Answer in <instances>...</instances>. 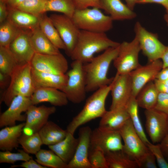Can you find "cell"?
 <instances>
[{
  "instance_id": "cell-46",
  "label": "cell",
  "mask_w": 168,
  "mask_h": 168,
  "mask_svg": "<svg viewBox=\"0 0 168 168\" xmlns=\"http://www.w3.org/2000/svg\"><path fill=\"white\" fill-rule=\"evenodd\" d=\"M9 14V9L6 0H0V23L6 20Z\"/></svg>"
},
{
  "instance_id": "cell-47",
  "label": "cell",
  "mask_w": 168,
  "mask_h": 168,
  "mask_svg": "<svg viewBox=\"0 0 168 168\" xmlns=\"http://www.w3.org/2000/svg\"><path fill=\"white\" fill-rule=\"evenodd\" d=\"M159 144L165 157L168 162V133Z\"/></svg>"
},
{
  "instance_id": "cell-32",
  "label": "cell",
  "mask_w": 168,
  "mask_h": 168,
  "mask_svg": "<svg viewBox=\"0 0 168 168\" xmlns=\"http://www.w3.org/2000/svg\"><path fill=\"white\" fill-rule=\"evenodd\" d=\"M138 107L136 97L132 96L125 107L134 129L142 140L147 145L150 142L147 137L140 119Z\"/></svg>"
},
{
  "instance_id": "cell-15",
  "label": "cell",
  "mask_w": 168,
  "mask_h": 168,
  "mask_svg": "<svg viewBox=\"0 0 168 168\" xmlns=\"http://www.w3.org/2000/svg\"><path fill=\"white\" fill-rule=\"evenodd\" d=\"M163 68L160 59L142 66L141 65L129 73L131 79L132 96L136 97L141 89L148 82L156 78L157 74Z\"/></svg>"
},
{
  "instance_id": "cell-33",
  "label": "cell",
  "mask_w": 168,
  "mask_h": 168,
  "mask_svg": "<svg viewBox=\"0 0 168 168\" xmlns=\"http://www.w3.org/2000/svg\"><path fill=\"white\" fill-rule=\"evenodd\" d=\"M35 161L47 168H67V164L53 151L40 149L35 154Z\"/></svg>"
},
{
  "instance_id": "cell-27",
  "label": "cell",
  "mask_w": 168,
  "mask_h": 168,
  "mask_svg": "<svg viewBox=\"0 0 168 168\" xmlns=\"http://www.w3.org/2000/svg\"><path fill=\"white\" fill-rule=\"evenodd\" d=\"M78 142V138L68 132L64 139L48 147L67 164L73 157Z\"/></svg>"
},
{
  "instance_id": "cell-8",
  "label": "cell",
  "mask_w": 168,
  "mask_h": 168,
  "mask_svg": "<svg viewBox=\"0 0 168 168\" xmlns=\"http://www.w3.org/2000/svg\"><path fill=\"white\" fill-rule=\"evenodd\" d=\"M134 31L141 50L149 62L161 59L166 46L159 40L157 35L147 30L139 22L135 23Z\"/></svg>"
},
{
  "instance_id": "cell-6",
  "label": "cell",
  "mask_w": 168,
  "mask_h": 168,
  "mask_svg": "<svg viewBox=\"0 0 168 168\" xmlns=\"http://www.w3.org/2000/svg\"><path fill=\"white\" fill-rule=\"evenodd\" d=\"M83 64L79 61L73 60L71 69L66 73L68 80L62 91L68 101L74 104L81 103L86 97V81Z\"/></svg>"
},
{
  "instance_id": "cell-24",
  "label": "cell",
  "mask_w": 168,
  "mask_h": 168,
  "mask_svg": "<svg viewBox=\"0 0 168 168\" xmlns=\"http://www.w3.org/2000/svg\"><path fill=\"white\" fill-rule=\"evenodd\" d=\"M30 40L35 53L45 55L60 53L56 47L42 31L39 26L29 32Z\"/></svg>"
},
{
  "instance_id": "cell-41",
  "label": "cell",
  "mask_w": 168,
  "mask_h": 168,
  "mask_svg": "<svg viewBox=\"0 0 168 168\" xmlns=\"http://www.w3.org/2000/svg\"><path fill=\"white\" fill-rule=\"evenodd\" d=\"M149 150L155 156L158 166L160 168H168V162L161 151L159 143L149 142L147 144Z\"/></svg>"
},
{
  "instance_id": "cell-43",
  "label": "cell",
  "mask_w": 168,
  "mask_h": 168,
  "mask_svg": "<svg viewBox=\"0 0 168 168\" xmlns=\"http://www.w3.org/2000/svg\"><path fill=\"white\" fill-rule=\"evenodd\" d=\"M156 160L153 154L149 150L138 164V167L156 168Z\"/></svg>"
},
{
  "instance_id": "cell-28",
  "label": "cell",
  "mask_w": 168,
  "mask_h": 168,
  "mask_svg": "<svg viewBox=\"0 0 168 168\" xmlns=\"http://www.w3.org/2000/svg\"><path fill=\"white\" fill-rule=\"evenodd\" d=\"M68 132L55 123L48 121L38 133L43 144L49 146L55 144L64 139Z\"/></svg>"
},
{
  "instance_id": "cell-51",
  "label": "cell",
  "mask_w": 168,
  "mask_h": 168,
  "mask_svg": "<svg viewBox=\"0 0 168 168\" xmlns=\"http://www.w3.org/2000/svg\"><path fill=\"white\" fill-rule=\"evenodd\" d=\"M156 79L163 82L168 80V67L163 68L157 75Z\"/></svg>"
},
{
  "instance_id": "cell-1",
  "label": "cell",
  "mask_w": 168,
  "mask_h": 168,
  "mask_svg": "<svg viewBox=\"0 0 168 168\" xmlns=\"http://www.w3.org/2000/svg\"><path fill=\"white\" fill-rule=\"evenodd\" d=\"M119 45L108 49L90 62L83 64L87 92L95 91L111 83L113 77L109 78L108 72L110 64L118 54Z\"/></svg>"
},
{
  "instance_id": "cell-12",
  "label": "cell",
  "mask_w": 168,
  "mask_h": 168,
  "mask_svg": "<svg viewBox=\"0 0 168 168\" xmlns=\"http://www.w3.org/2000/svg\"><path fill=\"white\" fill-rule=\"evenodd\" d=\"M145 128L152 143H159L168 133V115L154 109L145 110Z\"/></svg>"
},
{
  "instance_id": "cell-49",
  "label": "cell",
  "mask_w": 168,
  "mask_h": 168,
  "mask_svg": "<svg viewBox=\"0 0 168 168\" xmlns=\"http://www.w3.org/2000/svg\"><path fill=\"white\" fill-rule=\"evenodd\" d=\"M156 86L159 92L168 94V84L156 79L154 80Z\"/></svg>"
},
{
  "instance_id": "cell-23",
  "label": "cell",
  "mask_w": 168,
  "mask_h": 168,
  "mask_svg": "<svg viewBox=\"0 0 168 168\" xmlns=\"http://www.w3.org/2000/svg\"><path fill=\"white\" fill-rule=\"evenodd\" d=\"M129 119L125 107L110 110L101 118L98 127L107 130L119 131Z\"/></svg>"
},
{
  "instance_id": "cell-38",
  "label": "cell",
  "mask_w": 168,
  "mask_h": 168,
  "mask_svg": "<svg viewBox=\"0 0 168 168\" xmlns=\"http://www.w3.org/2000/svg\"><path fill=\"white\" fill-rule=\"evenodd\" d=\"M47 0H26L16 9L37 16L45 13Z\"/></svg>"
},
{
  "instance_id": "cell-34",
  "label": "cell",
  "mask_w": 168,
  "mask_h": 168,
  "mask_svg": "<svg viewBox=\"0 0 168 168\" xmlns=\"http://www.w3.org/2000/svg\"><path fill=\"white\" fill-rule=\"evenodd\" d=\"M8 19L0 23V46L8 47L23 31Z\"/></svg>"
},
{
  "instance_id": "cell-42",
  "label": "cell",
  "mask_w": 168,
  "mask_h": 168,
  "mask_svg": "<svg viewBox=\"0 0 168 168\" xmlns=\"http://www.w3.org/2000/svg\"><path fill=\"white\" fill-rule=\"evenodd\" d=\"M153 109L168 115V94L159 92Z\"/></svg>"
},
{
  "instance_id": "cell-45",
  "label": "cell",
  "mask_w": 168,
  "mask_h": 168,
  "mask_svg": "<svg viewBox=\"0 0 168 168\" xmlns=\"http://www.w3.org/2000/svg\"><path fill=\"white\" fill-rule=\"evenodd\" d=\"M16 167H21L24 168H47L39 163L36 161L33 160L32 158L30 160L24 161L19 165H13L11 166L10 168H13Z\"/></svg>"
},
{
  "instance_id": "cell-53",
  "label": "cell",
  "mask_w": 168,
  "mask_h": 168,
  "mask_svg": "<svg viewBox=\"0 0 168 168\" xmlns=\"http://www.w3.org/2000/svg\"><path fill=\"white\" fill-rule=\"evenodd\" d=\"M161 59L163 63V68L168 67V46H166Z\"/></svg>"
},
{
  "instance_id": "cell-50",
  "label": "cell",
  "mask_w": 168,
  "mask_h": 168,
  "mask_svg": "<svg viewBox=\"0 0 168 168\" xmlns=\"http://www.w3.org/2000/svg\"><path fill=\"white\" fill-rule=\"evenodd\" d=\"M155 3L162 5L164 7H168V0H138L137 4Z\"/></svg>"
},
{
  "instance_id": "cell-30",
  "label": "cell",
  "mask_w": 168,
  "mask_h": 168,
  "mask_svg": "<svg viewBox=\"0 0 168 168\" xmlns=\"http://www.w3.org/2000/svg\"><path fill=\"white\" fill-rule=\"evenodd\" d=\"M108 168H136L137 162L123 150L105 153Z\"/></svg>"
},
{
  "instance_id": "cell-48",
  "label": "cell",
  "mask_w": 168,
  "mask_h": 168,
  "mask_svg": "<svg viewBox=\"0 0 168 168\" xmlns=\"http://www.w3.org/2000/svg\"><path fill=\"white\" fill-rule=\"evenodd\" d=\"M11 81L10 76L0 72V87L2 89L7 88Z\"/></svg>"
},
{
  "instance_id": "cell-29",
  "label": "cell",
  "mask_w": 168,
  "mask_h": 168,
  "mask_svg": "<svg viewBox=\"0 0 168 168\" xmlns=\"http://www.w3.org/2000/svg\"><path fill=\"white\" fill-rule=\"evenodd\" d=\"M159 93L154 81L147 83L141 89L136 97L139 107L145 110L153 109Z\"/></svg>"
},
{
  "instance_id": "cell-13",
  "label": "cell",
  "mask_w": 168,
  "mask_h": 168,
  "mask_svg": "<svg viewBox=\"0 0 168 168\" xmlns=\"http://www.w3.org/2000/svg\"><path fill=\"white\" fill-rule=\"evenodd\" d=\"M30 64L36 70L57 74H65L68 69L67 60L61 53L53 55L35 53Z\"/></svg>"
},
{
  "instance_id": "cell-35",
  "label": "cell",
  "mask_w": 168,
  "mask_h": 168,
  "mask_svg": "<svg viewBox=\"0 0 168 168\" xmlns=\"http://www.w3.org/2000/svg\"><path fill=\"white\" fill-rule=\"evenodd\" d=\"M76 9L74 0H47L46 1L45 12H58L72 18Z\"/></svg>"
},
{
  "instance_id": "cell-19",
  "label": "cell",
  "mask_w": 168,
  "mask_h": 168,
  "mask_svg": "<svg viewBox=\"0 0 168 168\" xmlns=\"http://www.w3.org/2000/svg\"><path fill=\"white\" fill-rule=\"evenodd\" d=\"M30 31H23L8 47L18 65L30 63L35 53L30 41Z\"/></svg>"
},
{
  "instance_id": "cell-3",
  "label": "cell",
  "mask_w": 168,
  "mask_h": 168,
  "mask_svg": "<svg viewBox=\"0 0 168 168\" xmlns=\"http://www.w3.org/2000/svg\"><path fill=\"white\" fill-rule=\"evenodd\" d=\"M111 83L95 91L86 101L82 110L72 119L68 125V132L74 134L77 128L83 124L100 117L106 111L105 102L110 91Z\"/></svg>"
},
{
  "instance_id": "cell-40",
  "label": "cell",
  "mask_w": 168,
  "mask_h": 168,
  "mask_svg": "<svg viewBox=\"0 0 168 168\" xmlns=\"http://www.w3.org/2000/svg\"><path fill=\"white\" fill-rule=\"evenodd\" d=\"M88 159L91 168H108L105 153L100 149H90Z\"/></svg>"
},
{
  "instance_id": "cell-52",
  "label": "cell",
  "mask_w": 168,
  "mask_h": 168,
  "mask_svg": "<svg viewBox=\"0 0 168 168\" xmlns=\"http://www.w3.org/2000/svg\"><path fill=\"white\" fill-rule=\"evenodd\" d=\"M26 0H6L8 9L16 8L20 4Z\"/></svg>"
},
{
  "instance_id": "cell-17",
  "label": "cell",
  "mask_w": 168,
  "mask_h": 168,
  "mask_svg": "<svg viewBox=\"0 0 168 168\" xmlns=\"http://www.w3.org/2000/svg\"><path fill=\"white\" fill-rule=\"evenodd\" d=\"M92 131L88 126L79 129L77 146L73 157L67 164V168H91L88 156Z\"/></svg>"
},
{
  "instance_id": "cell-9",
  "label": "cell",
  "mask_w": 168,
  "mask_h": 168,
  "mask_svg": "<svg viewBox=\"0 0 168 168\" xmlns=\"http://www.w3.org/2000/svg\"><path fill=\"white\" fill-rule=\"evenodd\" d=\"M119 131L124 142L123 151L138 165L149 149L137 133L130 119Z\"/></svg>"
},
{
  "instance_id": "cell-37",
  "label": "cell",
  "mask_w": 168,
  "mask_h": 168,
  "mask_svg": "<svg viewBox=\"0 0 168 168\" xmlns=\"http://www.w3.org/2000/svg\"><path fill=\"white\" fill-rule=\"evenodd\" d=\"M18 65L8 48L0 46V72L10 76Z\"/></svg>"
},
{
  "instance_id": "cell-22",
  "label": "cell",
  "mask_w": 168,
  "mask_h": 168,
  "mask_svg": "<svg viewBox=\"0 0 168 168\" xmlns=\"http://www.w3.org/2000/svg\"><path fill=\"white\" fill-rule=\"evenodd\" d=\"M101 9L104 10L113 20L133 19L136 13L121 0H99Z\"/></svg>"
},
{
  "instance_id": "cell-26",
  "label": "cell",
  "mask_w": 168,
  "mask_h": 168,
  "mask_svg": "<svg viewBox=\"0 0 168 168\" xmlns=\"http://www.w3.org/2000/svg\"><path fill=\"white\" fill-rule=\"evenodd\" d=\"M25 123L6 126L0 131V149L11 151L18 147L19 139L22 135Z\"/></svg>"
},
{
  "instance_id": "cell-54",
  "label": "cell",
  "mask_w": 168,
  "mask_h": 168,
  "mask_svg": "<svg viewBox=\"0 0 168 168\" xmlns=\"http://www.w3.org/2000/svg\"><path fill=\"white\" fill-rule=\"evenodd\" d=\"M138 0H124L126 5L131 10H133Z\"/></svg>"
},
{
  "instance_id": "cell-11",
  "label": "cell",
  "mask_w": 168,
  "mask_h": 168,
  "mask_svg": "<svg viewBox=\"0 0 168 168\" xmlns=\"http://www.w3.org/2000/svg\"><path fill=\"white\" fill-rule=\"evenodd\" d=\"M123 146L119 131L107 130L98 127L92 131L90 149L98 148L105 153L123 150Z\"/></svg>"
},
{
  "instance_id": "cell-7",
  "label": "cell",
  "mask_w": 168,
  "mask_h": 168,
  "mask_svg": "<svg viewBox=\"0 0 168 168\" xmlns=\"http://www.w3.org/2000/svg\"><path fill=\"white\" fill-rule=\"evenodd\" d=\"M141 51L137 38L135 36L131 41L120 44L118 54L114 60L113 65L118 74H129L140 64L139 55Z\"/></svg>"
},
{
  "instance_id": "cell-10",
  "label": "cell",
  "mask_w": 168,
  "mask_h": 168,
  "mask_svg": "<svg viewBox=\"0 0 168 168\" xmlns=\"http://www.w3.org/2000/svg\"><path fill=\"white\" fill-rule=\"evenodd\" d=\"M49 17L65 44L66 54L70 57L76 44L81 30L72 18L64 14H53Z\"/></svg>"
},
{
  "instance_id": "cell-44",
  "label": "cell",
  "mask_w": 168,
  "mask_h": 168,
  "mask_svg": "<svg viewBox=\"0 0 168 168\" xmlns=\"http://www.w3.org/2000/svg\"><path fill=\"white\" fill-rule=\"evenodd\" d=\"M76 9L91 7L101 9L99 0H74Z\"/></svg>"
},
{
  "instance_id": "cell-4",
  "label": "cell",
  "mask_w": 168,
  "mask_h": 168,
  "mask_svg": "<svg viewBox=\"0 0 168 168\" xmlns=\"http://www.w3.org/2000/svg\"><path fill=\"white\" fill-rule=\"evenodd\" d=\"M31 69L30 62L16 67L10 76V84L2 95L1 102H3L8 106L16 96L31 97L35 90L32 83Z\"/></svg>"
},
{
  "instance_id": "cell-20",
  "label": "cell",
  "mask_w": 168,
  "mask_h": 168,
  "mask_svg": "<svg viewBox=\"0 0 168 168\" xmlns=\"http://www.w3.org/2000/svg\"><path fill=\"white\" fill-rule=\"evenodd\" d=\"M31 76L35 89L40 87H50L62 91L67 84L68 78L66 73H51L39 71L32 68Z\"/></svg>"
},
{
  "instance_id": "cell-18",
  "label": "cell",
  "mask_w": 168,
  "mask_h": 168,
  "mask_svg": "<svg viewBox=\"0 0 168 168\" xmlns=\"http://www.w3.org/2000/svg\"><path fill=\"white\" fill-rule=\"evenodd\" d=\"M30 97L18 96L12 100L8 108L0 116V127L16 125L17 121L26 120V115L22 114L32 105Z\"/></svg>"
},
{
  "instance_id": "cell-16",
  "label": "cell",
  "mask_w": 168,
  "mask_h": 168,
  "mask_svg": "<svg viewBox=\"0 0 168 168\" xmlns=\"http://www.w3.org/2000/svg\"><path fill=\"white\" fill-rule=\"evenodd\" d=\"M56 111L54 106L30 105L26 112V122L23 128V133L30 135L38 132L48 121L49 116Z\"/></svg>"
},
{
  "instance_id": "cell-5",
  "label": "cell",
  "mask_w": 168,
  "mask_h": 168,
  "mask_svg": "<svg viewBox=\"0 0 168 168\" xmlns=\"http://www.w3.org/2000/svg\"><path fill=\"white\" fill-rule=\"evenodd\" d=\"M100 9L92 7L76 9L72 19L81 30L105 33L112 28L113 20Z\"/></svg>"
},
{
  "instance_id": "cell-31",
  "label": "cell",
  "mask_w": 168,
  "mask_h": 168,
  "mask_svg": "<svg viewBox=\"0 0 168 168\" xmlns=\"http://www.w3.org/2000/svg\"><path fill=\"white\" fill-rule=\"evenodd\" d=\"M40 29L50 41L59 49L65 50L64 43L49 16L45 13L40 16Z\"/></svg>"
},
{
  "instance_id": "cell-55",
  "label": "cell",
  "mask_w": 168,
  "mask_h": 168,
  "mask_svg": "<svg viewBox=\"0 0 168 168\" xmlns=\"http://www.w3.org/2000/svg\"><path fill=\"white\" fill-rule=\"evenodd\" d=\"M165 8L166 9V13L164 16V19L168 26V7H165Z\"/></svg>"
},
{
  "instance_id": "cell-25",
  "label": "cell",
  "mask_w": 168,
  "mask_h": 168,
  "mask_svg": "<svg viewBox=\"0 0 168 168\" xmlns=\"http://www.w3.org/2000/svg\"><path fill=\"white\" fill-rule=\"evenodd\" d=\"M40 15H35L14 8L9 9L7 19L20 29L30 31L39 26Z\"/></svg>"
},
{
  "instance_id": "cell-39",
  "label": "cell",
  "mask_w": 168,
  "mask_h": 168,
  "mask_svg": "<svg viewBox=\"0 0 168 168\" xmlns=\"http://www.w3.org/2000/svg\"><path fill=\"white\" fill-rule=\"evenodd\" d=\"M18 151L17 153H12L9 151L0 152V163L14 164L17 161H25L32 158L23 150H19Z\"/></svg>"
},
{
  "instance_id": "cell-14",
  "label": "cell",
  "mask_w": 168,
  "mask_h": 168,
  "mask_svg": "<svg viewBox=\"0 0 168 168\" xmlns=\"http://www.w3.org/2000/svg\"><path fill=\"white\" fill-rule=\"evenodd\" d=\"M112 100L110 110L125 107L132 96L133 87L129 73H116L111 83Z\"/></svg>"
},
{
  "instance_id": "cell-21",
  "label": "cell",
  "mask_w": 168,
  "mask_h": 168,
  "mask_svg": "<svg viewBox=\"0 0 168 168\" xmlns=\"http://www.w3.org/2000/svg\"><path fill=\"white\" fill-rule=\"evenodd\" d=\"M30 98L32 104L34 105L47 102L54 106H62L67 105L68 101L63 91L50 87L35 89Z\"/></svg>"
},
{
  "instance_id": "cell-36",
  "label": "cell",
  "mask_w": 168,
  "mask_h": 168,
  "mask_svg": "<svg viewBox=\"0 0 168 168\" xmlns=\"http://www.w3.org/2000/svg\"><path fill=\"white\" fill-rule=\"evenodd\" d=\"M18 142L25 152L28 154L35 155L41 149L43 145L38 132L30 135L23 133L19 138Z\"/></svg>"
},
{
  "instance_id": "cell-56",
  "label": "cell",
  "mask_w": 168,
  "mask_h": 168,
  "mask_svg": "<svg viewBox=\"0 0 168 168\" xmlns=\"http://www.w3.org/2000/svg\"><path fill=\"white\" fill-rule=\"evenodd\" d=\"M164 82H165V83L168 84V80Z\"/></svg>"
},
{
  "instance_id": "cell-2",
  "label": "cell",
  "mask_w": 168,
  "mask_h": 168,
  "mask_svg": "<svg viewBox=\"0 0 168 168\" xmlns=\"http://www.w3.org/2000/svg\"><path fill=\"white\" fill-rule=\"evenodd\" d=\"M120 43L109 38L105 33L81 30L76 46L70 57L83 64L90 62L96 53L118 46Z\"/></svg>"
}]
</instances>
